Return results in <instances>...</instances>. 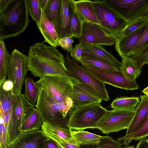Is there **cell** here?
I'll list each match as a JSON object with an SVG mask.
<instances>
[{"mask_svg": "<svg viewBox=\"0 0 148 148\" xmlns=\"http://www.w3.org/2000/svg\"><path fill=\"white\" fill-rule=\"evenodd\" d=\"M56 47L38 42L31 46L29 51L28 71L40 78L47 76H57L68 79L73 84L79 82L66 68L64 57Z\"/></svg>", "mask_w": 148, "mask_h": 148, "instance_id": "cell-1", "label": "cell"}, {"mask_svg": "<svg viewBox=\"0 0 148 148\" xmlns=\"http://www.w3.org/2000/svg\"><path fill=\"white\" fill-rule=\"evenodd\" d=\"M27 0H12L0 13V40L19 36L30 22Z\"/></svg>", "mask_w": 148, "mask_h": 148, "instance_id": "cell-2", "label": "cell"}, {"mask_svg": "<svg viewBox=\"0 0 148 148\" xmlns=\"http://www.w3.org/2000/svg\"><path fill=\"white\" fill-rule=\"evenodd\" d=\"M108 110L100 103H95L69 111L68 126L75 130L96 128L100 120Z\"/></svg>", "mask_w": 148, "mask_h": 148, "instance_id": "cell-3", "label": "cell"}, {"mask_svg": "<svg viewBox=\"0 0 148 148\" xmlns=\"http://www.w3.org/2000/svg\"><path fill=\"white\" fill-rule=\"evenodd\" d=\"M39 89V93L35 106L43 123L64 129L71 130L68 126L69 117L64 116L58 104L47 91Z\"/></svg>", "mask_w": 148, "mask_h": 148, "instance_id": "cell-4", "label": "cell"}, {"mask_svg": "<svg viewBox=\"0 0 148 148\" xmlns=\"http://www.w3.org/2000/svg\"><path fill=\"white\" fill-rule=\"evenodd\" d=\"M38 88L48 91L58 105L66 103L72 106L71 96L73 83L67 78L57 76H47L35 82Z\"/></svg>", "mask_w": 148, "mask_h": 148, "instance_id": "cell-5", "label": "cell"}, {"mask_svg": "<svg viewBox=\"0 0 148 148\" xmlns=\"http://www.w3.org/2000/svg\"><path fill=\"white\" fill-rule=\"evenodd\" d=\"M93 2L100 25L116 41L121 36L129 21L123 20L102 0L93 1Z\"/></svg>", "mask_w": 148, "mask_h": 148, "instance_id": "cell-6", "label": "cell"}, {"mask_svg": "<svg viewBox=\"0 0 148 148\" xmlns=\"http://www.w3.org/2000/svg\"><path fill=\"white\" fill-rule=\"evenodd\" d=\"M81 66L96 78L104 83L126 90L138 89L135 80L123 73L120 70L112 71L102 70L81 61Z\"/></svg>", "mask_w": 148, "mask_h": 148, "instance_id": "cell-7", "label": "cell"}, {"mask_svg": "<svg viewBox=\"0 0 148 148\" xmlns=\"http://www.w3.org/2000/svg\"><path fill=\"white\" fill-rule=\"evenodd\" d=\"M135 112V109L108 110L99 122L96 128L103 134H107L127 129Z\"/></svg>", "mask_w": 148, "mask_h": 148, "instance_id": "cell-8", "label": "cell"}, {"mask_svg": "<svg viewBox=\"0 0 148 148\" xmlns=\"http://www.w3.org/2000/svg\"><path fill=\"white\" fill-rule=\"evenodd\" d=\"M64 66L68 71L79 82L91 87L98 95L102 100L107 102L110 100L105 84L100 81L80 66L78 62L69 58L68 53L64 58Z\"/></svg>", "mask_w": 148, "mask_h": 148, "instance_id": "cell-9", "label": "cell"}, {"mask_svg": "<svg viewBox=\"0 0 148 148\" xmlns=\"http://www.w3.org/2000/svg\"><path fill=\"white\" fill-rule=\"evenodd\" d=\"M28 71L27 56L16 49L11 53L7 71L8 79L14 84L15 94L21 93L22 88Z\"/></svg>", "mask_w": 148, "mask_h": 148, "instance_id": "cell-10", "label": "cell"}, {"mask_svg": "<svg viewBox=\"0 0 148 148\" xmlns=\"http://www.w3.org/2000/svg\"><path fill=\"white\" fill-rule=\"evenodd\" d=\"M103 3L124 20L140 16L148 8V0H102Z\"/></svg>", "mask_w": 148, "mask_h": 148, "instance_id": "cell-11", "label": "cell"}, {"mask_svg": "<svg viewBox=\"0 0 148 148\" xmlns=\"http://www.w3.org/2000/svg\"><path fill=\"white\" fill-rule=\"evenodd\" d=\"M79 43L110 46L115 44V40L99 24L85 20L82 24Z\"/></svg>", "mask_w": 148, "mask_h": 148, "instance_id": "cell-12", "label": "cell"}, {"mask_svg": "<svg viewBox=\"0 0 148 148\" xmlns=\"http://www.w3.org/2000/svg\"><path fill=\"white\" fill-rule=\"evenodd\" d=\"M75 9L74 0H60L56 28L59 40L67 37H73L71 21Z\"/></svg>", "mask_w": 148, "mask_h": 148, "instance_id": "cell-13", "label": "cell"}, {"mask_svg": "<svg viewBox=\"0 0 148 148\" xmlns=\"http://www.w3.org/2000/svg\"><path fill=\"white\" fill-rule=\"evenodd\" d=\"M71 99L73 104L70 111L85 105L101 103L102 101L99 96L93 89L80 82L73 84Z\"/></svg>", "mask_w": 148, "mask_h": 148, "instance_id": "cell-14", "label": "cell"}, {"mask_svg": "<svg viewBox=\"0 0 148 148\" xmlns=\"http://www.w3.org/2000/svg\"><path fill=\"white\" fill-rule=\"evenodd\" d=\"M82 56H87L103 61L121 69L122 62H119L111 53L101 45L91 44L82 45Z\"/></svg>", "mask_w": 148, "mask_h": 148, "instance_id": "cell-15", "label": "cell"}, {"mask_svg": "<svg viewBox=\"0 0 148 148\" xmlns=\"http://www.w3.org/2000/svg\"><path fill=\"white\" fill-rule=\"evenodd\" d=\"M146 26L147 24L127 35L121 36L116 40L115 49L120 56H128L140 40Z\"/></svg>", "mask_w": 148, "mask_h": 148, "instance_id": "cell-16", "label": "cell"}, {"mask_svg": "<svg viewBox=\"0 0 148 148\" xmlns=\"http://www.w3.org/2000/svg\"><path fill=\"white\" fill-rule=\"evenodd\" d=\"M48 138L41 130L25 132L9 148H44V142Z\"/></svg>", "mask_w": 148, "mask_h": 148, "instance_id": "cell-17", "label": "cell"}, {"mask_svg": "<svg viewBox=\"0 0 148 148\" xmlns=\"http://www.w3.org/2000/svg\"><path fill=\"white\" fill-rule=\"evenodd\" d=\"M36 109L26 98L25 94H15L14 112L19 131L22 124Z\"/></svg>", "mask_w": 148, "mask_h": 148, "instance_id": "cell-18", "label": "cell"}, {"mask_svg": "<svg viewBox=\"0 0 148 148\" xmlns=\"http://www.w3.org/2000/svg\"><path fill=\"white\" fill-rule=\"evenodd\" d=\"M5 126L8 148L13 145L23 134L18 128L16 123L14 109L0 114Z\"/></svg>", "mask_w": 148, "mask_h": 148, "instance_id": "cell-19", "label": "cell"}, {"mask_svg": "<svg viewBox=\"0 0 148 148\" xmlns=\"http://www.w3.org/2000/svg\"><path fill=\"white\" fill-rule=\"evenodd\" d=\"M140 98L141 101L135 109V113L127 129L126 136L136 131L148 115V96L141 95Z\"/></svg>", "mask_w": 148, "mask_h": 148, "instance_id": "cell-20", "label": "cell"}, {"mask_svg": "<svg viewBox=\"0 0 148 148\" xmlns=\"http://www.w3.org/2000/svg\"><path fill=\"white\" fill-rule=\"evenodd\" d=\"M41 130L46 136L53 140H59L74 145H78L73 136L71 130H67L52 126L42 123Z\"/></svg>", "mask_w": 148, "mask_h": 148, "instance_id": "cell-21", "label": "cell"}, {"mask_svg": "<svg viewBox=\"0 0 148 148\" xmlns=\"http://www.w3.org/2000/svg\"><path fill=\"white\" fill-rule=\"evenodd\" d=\"M41 11L40 24L38 28L44 38L43 42H47L50 45L56 47L59 46V40L54 25L47 17L44 11Z\"/></svg>", "mask_w": 148, "mask_h": 148, "instance_id": "cell-22", "label": "cell"}, {"mask_svg": "<svg viewBox=\"0 0 148 148\" xmlns=\"http://www.w3.org/2000/svg\"><path fill=\"white\" fill-rule=\"evenodd\" d=\"M75 3L76 9L85 20L100 25L94 10L93 1H75Z\"/></svg>", "mask_w": 148, "mask_h": 148, "instance_id": "cell-23", "label": "cell"}, {"mask_svg": "<svg viewBox=\"0 0 148 148\" xmlns=\"http://www.w3.org/2000/svg\"><path fill=\"white\" fill-rule=\"evenodd\" d=\"M122 65L121 71L124 74L136 79L139 76L142 71L137 60L129 56L121 57Z\"/></svg>", "mask_w": 148, "mask_h": 148, "instance_id": "cell-24", "label": "cell"}, {"mask_svg": "<svg viewBox=\"0 0 148 148\" xmlns=\"http://www.w3.org/2000/svg\"><path fill=\"white\" fill-rule=\"evenodd\" d=\"M139 102L138 97H118L113 100L110 107L115 110H133Z\"/></svg>", "mask_w": 148, "mask_h": 148, "instance_id": "cell-25", "label": "cell"}, {"mask_svg": "<svg viewBox=\"0 0 148 148\" xmlns=\"http://www.w3.org/2000/svg\"><path fill=\"white\" fill-rule=\"evenodd\" d=\"M72 133L73 137L79 145L97 143L99 142L103 137V136L83 130L72 131Z\"/></svg>", "mask_w": 148, "mask_h": 148, "instance_id": "cell-26", "label": "cell"}, {"mask_svg": "<svg viewBox=\"0 0 148 148\" xmlns=\"http://www.w3.org/2000/svg\"><path fill=\"white\" fill-rule=\"evenodd\" d=\"M15 94L13 90L6 91L0 86V112L3 114L15 108Z\"/></svg>", "mask_w": 148, "mask_h": 148, "instance_id": "cell-27", "label": "cell"}, {"mask_svg": "<svg viewBox=\"0 0 148 148\" xmlns=\"http://www.w3.org/2000/svg\"><path fill=\"white\" fill-rule=\"evenodd\" d=\"M148 136V115L144 121L135 132L117 138V141H122L123 145H128L132 140H140Z\"/></svg>", "mask_w": 148, "mask_h": 148, "instance_id": "cell-28", "label": "cell"}, {"mask_svg": "<svg viewBox=\"0 0 148 148\" xmlns=\"http://www.w3.org/2000/svg\"><path fill=\"white\" fill-rule=\"evenodd\" d=\"M42 123L41 116L36 109L22 124L20 131L23 133L38 130L41 128Z\"/></svg>", "mask_w": 148, "mask_h": 148, "instance_id": "cell-29", "label": "cell"}, {"mask_svg": "<svg viewBox=\"0 0 148 148\" xmlns=\"http://www.w3.org/2000/svg\"><path fill=\"white\" fill-rule=\"evenodd\" d=\"M10 56L7 51L4 40H0V84L6 79Z\"/></svg>", "mask_w": 148, "mask_h": 148, "instance_id": "cell-30", "label": "cell"}, {"mask_svg": "<svg viewBox=\"0 0 148 148\" xmlns=\"http://www.w3.org/2000/svg\"><path fill=\"white\" fill-rule=\"evenodd\" d=\"M24 81L25 96L31 103L35 104L39 93V89L35 82L30 77H26Z\"/></svg>", "mask_w": 148, "mask_h": 148, "instance_id": "cell-31", "label": "cell"}, {"mask_svg": "<svg viewBox=\"0 0 148 148\" xmlns=\"http://www.w3.org/2000/svg\"><path fill=\"white\" fill-rule=\"evenodd\" d=\"M60 0H48L43 10L48 19L53 24L55 29L56 26Z\"/></svg>", "mask_w": 148, "mask_h": 148, "instance_id": "cell-32", "label": "cell"}, {"mask_svg": "<svg viewBox=\"0 0 148 148\" xmlns=\"http://www.w3.org/2000/svg\"><path fill=\"white\" fill-rule=\"evenodd\" d=\"M85 20V19L76 8L72 15L71 21V30L73 37L79 38L81 36L82 24Z\"/></svg>", "mask_w": 148, "mask_h": 148, "instance_id": "cell-33", "label": "cell"}, {"mask_svg": "<svg viewBox=\"0 0 148 148\" xmlns=\"http://www.w3.org/2000/svg\"><path fill=\"white\" fill-rule=\"evenodd\" d=\"M122 144L117 140H114L110 136H103L99 142L89 145H80L81 148H121Z\"/></svg>", "mask_w": 148, "mask_h": 148, "instance_id": "cell-34", "label": "cell"}, {"mask_svg": "<svg viewBox=\"0 0 148 148\" xmlns=\"http://www.w3.org/2000/svg\"><path fill=\"white\" fill-rule=\"evenodd\" d=\"M28 14L38 27L41 21L42 11L40 8L39 0H27Z\"/></svg>", "mask_w": 148, "mask_h": 148, "instance_id": "cell-35", "label": "cell"}, {"mask_svg": "<svg viewBox=\"0 0 148 148\" xmlns=\"http://www.w3.org/2000/svg\"><path fill=\"white\" fill-rule=\"evenodd\" d=\"M147 23L148 17L147 16H140L129 21L128 24L121 36L127 35Z\"/></svg>", "mask_w": 148, "mask_h": 148, "instance_id": "cell-36", "label": "cell"}, {"mask_svg": "<svg viewBox=\"0 0 148 148\" xmlns=\"http://www.w3.org/2000/svg\"><path fill=\"white\" fill-rule=\"evenodd\" d=\"M81 61L100 69L108 71H112L118 69L102 60L91 57L82 56Z\"/></svg>", "mask_w": 148, "mask_h": 148, "instance_id": "cell-37", "label": "cell"}, {"mask_svg": "<svg viewBox=\"0 0 148 148\" xmlns=\"http://www.w3.org/2000/svg\"><path fill=\"white\" fill-rule=\"evenodd\" d=\"M148 45V23L140 40L132 49L128 56L135 54L144 49Z\"/></svg>", "mask_w": 148, "mask_h": 148, "instance_id": "cell-38", "label": "cell"}, {"mask_svg": "<svg viewBox=\"0 0 148 148\" xmlns=\"http://www.w3.org/2000/svg\"><path fill=\"white\" fill-rule=\"evenodd\" d=\"M130 57L137 60L139 68L141 69L144 65H148V45L138 53Z\"/></svg>", "mask_w": 148, "mask_h": 148, "instance_id": "cell-39", "label": "cell"}, {"mask_svg": "<svg viewBox=\"0 0 148 148\" xmlns=\"http://www.w3.org/2000/svg\"><path fill=\"white\" fill-rule=\"evenodd\" d=\"M82 45L79 43L75 45L70 53V55L73 60L80 63L82 57Z\"/></svg>", "mask_w": 148, "mask_h": 148, "instance_id": "cell-40", "label": "cell"}, {"mask_svg": "<svg viewBox=\"0 0 148 148\" xmlns=\"http://www.w3.org/2000/svg\"><path fill=\"white\" fill-rule=\"evenodd\" d=\"M0 148H8L7 136L2 118L0 116Z\"/></svg>", "mask_w": 148, "mask_h": 148, "instance_id": "cell-41", "label": "cell"}, {"mask_svg": "<svg viewBox=\"0 0 148 148\" xmlns=\"http://www.w3.org/2000/svg\"><path fill=\"white\" fill-rule=\"evenodd\" d=\"M74 42L72 37L64 38L59 40L58 46H60L64 50L66 51L67 53H70L73 48Z\"/></svg>", "mask_w": 148, "mask_h": 148, "instance_id": "cell-42", "label": "cell"}, {"mask_svg": "<svg viewBox=\"0 0 148 148\" xmlns=\"http://www.w3.org/2000/svg\"><path fill=\"white\" fill-rule=\"evenodd\" d=\"M44 148H61L56 141L49 138L44 141Z\"/></svg>", "mask_w": 148, "mask_h": 148, "instance_id": "cell-43", "label": "cell"}, {"mask_svg": "<svg viewBox=\"0 0 148 148\" xmlns=\"http://www.w3.org/2000/svg\"><path fill=\"white\" fill-rule=\"evenodd\" d=\"M2 88L6 91H10L13 90L14 84L11 80L7 79H5L2 84H0Z\"/></svg>", "mask_w": 148, "mask_h": 148, "instance_id": "cell-44", "label": "cell"}, {"mask_svg": "<svg viewBox=\"0 0 148 148\" xmlns=\"http://www.w3.org/2000/svg\"><path fill=\"white\" fill-rule=\"evenodd\" d=\"M57 143L61 148H81L79 145H77L59 140H53Z\"/></svg>", "mask_w": 148, "mask_h": 148, "instance_id": "cell-45", "label": "cell"}, {"mask_svg": "<svg viewBox=\"0 0 148 148\" xmlns=\"http://www.w3.org/2000/svg\"><path fill=\"white\" fill-rule=\"evenodd\" d=\"M12 0H0V13L5 10Z\"/></svg>", "mask_w": 148, "mask_h": 148, "instance_id": "cell-46", "label": "cell"}, {"mask_svg": "<svg viewBox=\"0 0 148 148\" xmlns=\"http://www.w3.org/2000/svg\"><path fill=\"white\" fill-rule=\"evenodd\" d=\"M136 148H148V139L147 137L140 140L137 144Z\"/></svg>", "mask_w": 148, "mask_h": 148, "instance_id": "cell-47", "label": "cell"}, {"mask_svg": "<svg viewBox=\"0 0 148 148\" xmlns=\"http://www.w3.org/2000/svg\"><path fill=\"white\" fill-rule=\"evenodd\" d=\"M48 0H39L40 8L41 10H43Z\"/></svg>", "mask_w": 148, "mask_h": 148, "instance_id": "cell-48", "label": "cell"}, {"mask_svg": "<svg viewBox=\"0 0 148 148\" xmlns=\"http://www.w3.org/2000/svg\"><path fill=\"white\" fill-rule=\"evenodd\" d=\"M140 16H147L148 17V8L142 13Z\"/></svg>", "mask_w": 148, "mask_h": 148, "instance_id": "cell-49", "label": "cell"}, {"mask_svg": "<svg viewBox=\"0 0 148 148\" xmlns=\"http://www.w3.org/2000/svg\"><path fill=\"white\" fill-rule=\"evenodd\" d=\"M142 92L148 96V86L143 90L142 91Z\"/></svg>", "mask_w": 148, "mask_h": 148, "instance_id": "cell-50", "label": "cell"}, {"mask_svg": "<svg viewBox=\"0 0 148 148\" xmlns=\"http://www.w3.org/2000/svg\"><path fill=\"white\" fill-rule=\"evenodd\" d=\"M121 148H135L134 146L133 145L130 146L129 145H125L124 147H123Z\"/></svg>", "mask_w": 148, "mask_h": 148, "instance_id": "cell-51", "label": "cell"}]
</instances>
